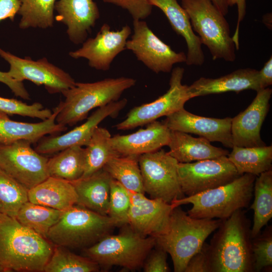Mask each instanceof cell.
Returning a JSON list of instances; mask_svg holds the SVG:
<instances>
[{
    "label": "cell",
    "instance_id": "obj_1",
    "mask_svg": "<svg viewBox=\"0 0 272 272\" xmlns=\"http://www.w3.org/2000/svg\"><path fill=\"white\" fill-rule=\"evenodd\" d=\"M239 210L222 220L207 251L211 272H252L250 221Z\"/></svg>",
    "mask_w": 272,
    "mask_h": 272
},
{
    "label": "cell",
    "instance_id": "obj_2",
    "mask_svg": "<svg viewBox=\"0 0 272 272\" xmlns=\"http://www.w3.org/2000/svg\"><path fill=\"white\" fill-rule=\"evenodd\" d=\"M52 243L0 213V269L2 271H43L53 252Z\"/></svg>",
    "mask_w": 272,
    "mask_h": 272
},
{
    "label": "cell",
    "instance_id": "obj_3",
    "mask_svg": "<svg viewBox=\"0 0 272 272\" xmlns=\"http://www.w3.org/2000/svg\"><path fill=\"white\" fill-rule=\"evenodd\" d=\"M222 220L195 218L180 206L173 208L166 231L155 238L156 244L170 255L175 272L184 271L189 259L201 249Z\"/></svg>",
    "mask_w": 272,
    "mask_h": 272
},
{
    "label": "cell",
    "instance_id": "obj_4",
    "mask_svg": "<svg viewBox=\"0 0 272 272\" xmlns=\"http://www.w3.org/2000/svg\"><path fill=\"white\" fill-rule=\"evenodd\" d=\"M135 83V79L124 77L93 83L76 82L73 87L61 93L65 99L58 105L59 110L56 122L73 126L87 118L93 109L118 100L123 92Z\"/></svg>",
    "mask_w": 272,
    "mask_h": 272
},
{
    "label": "cell",
    "instance_id": "obj_5",
    "mask_svg": "<svg viewBox=\"0 0 272 272\" xmlns=\"http://www.w3.org/2000/svg\"><path fill=\"white\" fill-rule=\"evenodd\" d=\"M256 176L244 173L232 181L199 193L176 199L173 208L191 203L188 215L197 219L225 220L236 211L247 208L253 193Z\"/></svg>",
    "mask_w": 272,
    "mask_h": 272
},
{
    "label": "cell",
    "instance_id": "obj_6",
    "mask_svg": "<svg viewBox=\"0 0 272 272\" xmlns=\"http://www.w3.org/2000/svg\"><path fill=\"white\" fill-rule=\"evenodd\" d=\"M117 226L109 216L76 204L62 211L47 239L55 246L83 250L110 234Z\"/></svg>",
    "mask_w": 272,
    "mask_h": 272
},
{
    "label": "cell",
    "instance_id": "obj_7",
    "mask_svg": "<svg viewBox=\"0 0 272 272\" xmlns=\"http://www.w3.org/2000/svg\"><path fill=\"white\" fill-rule=\"evenodd\" d=\"M156 244V238L145 236L128 224L117 235L109 234L91 246L83 249V254L101 267L113 266L133 270L139 269Z\"/></svg>",
    "mask_w": 272,
    "mask_h": 272
},
{
    "label": "cell",
    "instance_id": "obj_8",
    "mask_svg": "<svg viewBox=\"0 0 272 272\" xmlns=\"http://www.w3.org/2000/svg\"><path fill=\"white\" fill-rule=\"evenodd\" d=\"M193 31L209 49L213 59L233 62L236 59L235 43L229 25L211 0H181Z\"/></svg>",
    "mask_w": 272,
    "mask_h": 272
},
{
    "label": "cell",
    "instance_id": "obj_9",
    "mask_svg": "<svg viewBox=\"0 0 272 272\" xmlns=\"http://www.w3.org/2000/svg\"><path fill=\"white\" fill-rule=\"evenodd\" d=\"M139 163L144 192L152 198L171 203L185 196L178 176V162L164 150L141 155Z\"/></svg>",
    "mask_w": 272,
    "mask_h": 272
},
{
    "label": "cell",
    "instance_id": "obj_10",
    "mask_svg": "<svg viewBox=\"0 0 272 272\" xmlns=\"http://www.w3.org/2000/svg\"><path fill=\"white\" fill-rule=\"evenodd\" d=\"M182 192L191 196L227 184L239 176L227 156L189 163H178Z\"/></svg>",
    "mask_w": 272,
    "mask_h": 272
},
{
    "label": "cell",
    "instance_id": "obj_11",
    "mask_svg": "<svg viewBox=\"0 0 272 272\" xmlns=\"http://www.w3.org/2000/svg\"><path fill=\"white\" fill-rule=\"evenodd\" d=\"M184 73V69L181 67L172 70L167 91L152 102L131 109L125 119L115 126L116 128L128 130L143 126L183 108L185 103L191 99L188 86L182 83Z\"/></svg>",
    "mask_w": 272,
    "mask_h": 272
},
{
    "label": "cell",
    "instance_id": "obj_12",
    "mask_svg": "<svg viewBox=\"0 0 272 272\" xmlns=\"http://www.w3.org/2000/svg\"><path fill=\"white\" fill-rule=\"evenodd\" d=\"M133 33L126 43L148 68L155 73L170 72L174 64L186 62V54L177 52L157 37L143 20L133 21Z\"/></svg>",
    "mask_w": 272,
    "mask_h": 272
},
{
    "label": "cell",
    "instance_id": "obj_13",
    "mask_svg": "<svg viewBox=\"0 0 272 272\" xmlns=\"http://www.w3.org/2000/svg\"><path fill=\"white\" fill-rule=\"evenodd\" d=\"M26 140L0 144V167L28 190L49 177L48 159L36 152Z\"/></svg>",
    "mask_w": 272,
    "mask_h": 272
},
{
    "label": "cell",
    "instance_id": "obj_14",
    "mask_svg": "<svg viewBox=\"0 0 272 272\" xmlns=\"http://www.w3.org/2000/svg\"><path fill=\"white\" fill-rule=\"evenodd\" d=\"M0 56L10 64L9 75L15 80L30 81L43 85L50 94L62 93L76 84L71 76L50 63L46 58L33 60L30 57L21 58L0 48Z\"/></svg>",
    "mask_w": 272,
    "mask_h": 272
},
{
    "label": "cell",
    "instance_id": "obj_15",
    "mask_svg": "<svg viewBox=\"0 0 272 272\" xmlns=\"http://www.w3.org/2000/svg\"><path fill=\"white\" fill-rule=\"evenodd\" d=\"M131 33L128 25L114 31L105 23L95 37L87 39L81 48L69 54L74 59H87L89 65L97 70L107 71L116 56L126 49V41Z\"/></svg>",
    "mask_w": 272,
    "mask_h": 272
},
{
    "label": "cell",
    "instance_id": "obj_16",
    "mask_svg": "<svg viewBox=\"0 0 272 272\" xmlns=\"http://www.w3.org/2000/svg\"><path fill=\"white\" fill-rule=\"evenodd\" d=\"M127 102L124 98L98 108L86 122L61 135L44 137L35 150L41 154H51L74 146H87L99 124L107 117H116Z\"/></svg>",
    "mask_w": 272,
    "mask_h": 272
},
{
    "label": "cell",
    "instance_id": "obj_17",
    "mask_svg": "<svg viewBox=\"0 0 272 272\" xmlns=\"http://www.w3.org/2000/svg\"><path fill=\"white\" fill-rule=\"evenodd\" d=\"M130 207L128 224L137 232L155 238L167 230L173 208L159 198H148L145 194L128 190Z\"/></svg>",
    "mask_w": 272,
    "mask_h": 272
},
{
    "label": "cell",
    "instance_id": "obj_18",
    "mask_svg": "<svg viewBox=\"0 0 272 272\" xmlns=\"http://www.w3.org/2000/svg\"><path fill=\"white\" fill-rule=\"evenodd\" d=\"M247 108L232 118L231 134L233 146L253 147L265 146L260 134L269 107L272 90L261 89Z\"/></svg>",
    "mask_w": 272,
    "mask_h": 272
},
{
    "label": "cell",
    "instance_id": "obj_19",
    "mask_svg": "<svg viewBox=\"0 0 272 272\" xmlns=\"http://www.w3.org/2000/svg\"><path fill=\"white\" fill-rule=\"evenodd\" d=\"M166 117L163 123L170 130L195 134L210 142H218L230 148L233 147L231 117L201 116L189 112L184 107Z\"/></svg>",
    "mask_w": 272,
    "mask_h": 272
},
{
    "label": "cell",
    "instance_id": "obj_20",
    "mask_svg": "<svg viewBox=\"0 0 272 272\" xmlns=\"http://www.w3.org/2000/svg\"><path fill=\"white\" fill-rule=\"evenodd\" d=\"M56 20L66 27V33L74 44L83 43L100 17L93 0H59L55 3Z\"/></svg>",
    "mask_w": 272,
    "mask_h": 272
},
{
    "label": "cell",
    "instance_id": "obj_21",
    "mask_svg": "<svg viewBox=\"0 0 272 272\" xmlns=\"http://www.w3.org/2000/svg\"><path fill=\"white\" fill-rule=\"evenodd\" d=\"M170 135V130L163 122L155 120L132 133L111 137V143L121 156H140L167 146Z\"/></svg>",
    "mask_w": 272,
    "mask_h": 272
},
{
    "label": "cell",
    "instance_id": "obj_22",
    "mask_svg": "<svg viewBox=\"0 0 272 272\" xmlns=\"http://www.w3.org/2000/svg\"><path fill=\"white\" fill-rule=\"evenodd\" d=\"M246 90L256 92L261 90L258 71L250 68L240 69L217 78L201 77L188 86L190 99L228 92L238 93Z\"/></svg>",
    "mask_w": 272,
    "mask_h": 272
},
{
    "label": "cell",
    "instance_id": "obj_23",
    "mask_svg": "<svg viewBox=\"0 0 272 272\" xmlns=\"http://www.w3.org/2000/svg\"><path fill=\"white\" fill-rule=\"evenodd\" d=\"M152 6L160 9L167 18L173 30L185 41L187 47L186 64L201 65L205 55L199 37L192 28L189 16L177 0H148Z\"/></svg>",
    "mask_w": 272,
    "mask_h": 272
},
{
    "label": "cell",
    "instance_id": "obj_24",
    "mask_svg": "<svg viewBox=\"0 0 272 272\" xmlns=\"http://www.w3.org/2000/svg\"><path fill=\"white\" fill-rule=\"evenodd\" d=\"M58 105L47 119L38 123L19 122L11 119L8 114L0 111V144H8L19 140L31 144L37 143L45 135L55 134L67 129L65 125L56 122Z\"/></svg>",
    "mask_w": 272,
    "mask_h": 272
},
{
    "label": "cell",
    "instance_id": "obj_25",
    "mask_svg": "<svg viewBox=\"0 0 272 272\" xmlns=\"http://www.w3.org/2000/svg\"><path fill=\"white\" fill-rule=\"evenodd\" d=\"M169 154L178 163H189L228 156V150L216 147L204 138L170 130Z\"/></svg>",
    "mask_w": 272,
    "mask_h": 272
},
{
    "label": "cell",
    "instance_id": "obj_26",
    "mask_svg": "<svg viewBox=\"0 0 272 272\" xmlns=\"http://www.w3.org/2000/svg\"><path fill=\"white\" fill-rule=\"evenodd\" d=\"M112 179L110 175L102 169L88 177L71 182L78 195L77 205L108 216Z\"/></svg>",
    "mask_w": 272,
    "mask_h": 272
},
{
    "label": "cell",
    "instance_id": "obj_27",
    "mask_svg": "<svg viewBox=\"0 0 272 272\" xmlns=\"http://www.w3.org/2000/svg\"><path fill=\"white\" fill-rule=\"evenodd\" d=\"M28 201L32 203L64 211L77 204L78 195L69 181L49 176L29 189Z\"/></svg>",
    "mask_w": 272,
    "mask_h": 272
},
{
    "label": "cell",
    "instance_id": "obj_28",
    "mask_svg": "<svg viewBox=\"0 0 272 272\" xmlns=\"http://www.w3.org/2000/svg\"><path fill=\"white\" fill-rule=\"evenodd\" d=\"M228 159L238 174H253L256 176L271 169L272 146L242 147L233 146Z\"/></svg>",
    "mask_w": 272,
    "mask_h": 272
},
{
    "label": "cell",
    "instance_id": "obj_29",
    "mask_svg": "<svg viewBox=\"0 0 272 272\" xmlns=\"http://www.w3.org/2000/svg\"><path fill=\"white\" fill-rule=\"evenodd\" d=\"M58 152L47 161L48 176L70 182L81 178L85 169V148L74 146Z\"/></svg>",
    "mask_w": 272,
    "mask_h": 272
},
{
    "label": "cell",
    "instance_id": "obj_30",
    "mask_svg": "<svg viewBox=\"0 0 272 272\" xmlns=\"http://www.w3.org/2000/svg\"><path fill=\"white\" fill-rule=\"evenodd\" d=\"M254 199L250 208L253 211L252 238L260 232L272 218V170L256 176L253 186Z\"/></svg>",
    "mask_w": 272,
    "mask_h": 272
},
{
    "label": "cell",
    "instance_id": "obj_31",
    "mask_svg": "<svg viewBox=\"0 0 272 272\" xmlns=\"http://www.w3.org/2000/svg\"><path fill=\"white\" fill-rule=\"evenodd\" d=\"M111 135L105 128L97 127L85 148V166L81 178L102 169L111 159L121 156L112 147Z\"/></svg>",
    "mask_w": 272,
    "mask_h": 272
},
{
    "label": "cell",
    "instance_id": "obj_32",
    "mask_svg": "<svg viewBox=\"0 0 272 272\" xmlns=\"http://www.w3.org/2000/svg\"><path fill=\"white\" fill-rule=\"evenodd\" d=\"M139 156L126 155L114 157L102 169L127 190L145 194L139 163Z\"/></svg>",
    "mask_w": 272,
    "mask_h": 272
},
{
    "label": "cell",
    "instance_id": "obj_33",
    "mask_svg": "<svg viewBox=\"0 0 272 272\" xmlns=\"http://www.w3.org/2000/svg\"><path fill=\"white\" fill-rule=\"evenodd\" d=\"M62 211L28 201L20 209L16 219L22 225L47 238L49 230L58 222Z\"/></svg>",
    "mask_w": 272,
    "mask_h": 272
},
{
    "label": "cell",
    "instance_id": "obj_34",
    "mask_svg": "<svg viewBox=\"0 0 272 272\" xmlns=\"http://www.w3.org/2000/svg\"><path fill=\"white\" fill-rule=\"evenodd\" d=\"M18 14L21 16L19 24L22 29H46L53 26L56 0H20Z\"/></svg>",
    "mask_w": 272,
    "mask_h": 272
},
{
    "label": "cell",
    "instance_id": "obj_35",
    "mask_svg": "<svg viewBox=\"0 0 272 272\" xmlns=\"http://www.w3.org/2000/svg\"><path fill=\"white\" fill-rule=\"evenodd\" d=\"M100 270L98 264L91 259L77 255L65 247L55 246L43 271L97 272Z\"/></svg>",
    "mask_w": 272,
    "mask_h": 272
},
{
    "label": "cell",
    "instance_id": "obj_36",
    "mask_svg": "<svg viewBox=\"0 0 272 272\" xmlns=\"http://www.w3.org/2000/svg\"><path fill=\"white\" fill-rule=\"evenodd\" d=\"M28 189L0 167V212L15 218L28 201Z\"/></svg>",
    "mask_w": 272,
    "mask_h": 272
},
{
    "label": "cell",
    "instance_id": "obj_37",
    "mask_svg": "<svg viewBox=\"0 0 272 272\" xmlns=\"http://www.w3.org/2000/svg\"><path fill=\"white\" fill-rule=\"evenodd\" d=\"M130 207L128 190L112 179L110 183L108 216L113 219L118 226L122 227L128 224Z\"/></svg>",
    "mask_w": 272,
    "mask_h": 272
},
{
    "label": "cell",
    "instance_id": "obj_38",
    "mask_svg": "<svg viewBox=\"0 0 272 272\" xmlns=\"http://www.w3.org/2000/svg\"><path fill=\"white\" fill-rule=\"evenodd\" d=\"M254 271L270 269L272 267V227L267 226L262 233L252 239Z\"/></svg>",
    "mask_w": 272,
    "mask_h": 272
},
{
    "label": "cell",
    "instance_id": "obj_39",
    "mask_svg": "<svg viewBox=\"0 0 272 272\" xmlns=\"http://www.w3.org/2000/svg\"><path fill=\"white\" fill-rule=\"evenodd\" d=\"M0 111L8 114H17L23 116L37 118L42 120L49 118L52 112L45 108L40 103L29 105L15 99L0 97Z\"/></svg>",
    "mask_w": 272,
    "mask_h": 272
},
{
    "label": "cell",
    "instance_id": "obj_40",
    "mask_svg": "<svg viewBox=\"0 0 272 272\" xmlns=\"http://www.w3.org/2000/svg\"><path fill=\"white\" fill-rule=\"evenodd\" d=\"M127 10L133 20H143L151 14L153 6L148 0H102Z\"/></svg>",
    "mask_w": 272,
    "mask_h": 272
},
{
    "label": "cell",
    "instance_id": "obj_41",
    "mask_svg": "<svg viewBox=\"0 0 272 272\" xmlns=\"http://www.w3.org/2000/svg\"><path fill=\"white\" fill-rule=\"evenodd\" d=\"M167 252L156 244L146 257L143 265L145 272H168L170 269L167 262Z\"/></svg>",
    "mask_w": 272,
    "mask_h": 272
},
{
    "label": "cell",
    "instance_id": "obj_42",
    "mask_svg": "<svg viewBox=\"0 0 272 272\" xmlns=\"http://www.w3.org/2000/svg\"><path fill=\"white\" fill-rule=\"evenodd\" d=\"M207 245L204 243L201 249L191 257L184 272H211Z\"/></svg>",
    "mask_w": 272,
    "mask_h": 272
},
{
    "label": "cell",
    "instance_id": "obj_43",
    "mask_svg": "<svg viewBox=\"0 0 272 272\" xmlns=\"http://www.w3.org/2000/svg\"><path fill=\"white\" fill-rule=\"evenodd\" d=\"M0 82L6 85L16 96L26 100L30 99V95L25 88L23 82L12 78L8 72L0 71Z\"/></svg>",
    "mask_w": 272,
    "mask_h": 272
},
{
    "label": "cell",
    "instance_id": "obj_44",
    "mask_svg": "<svg viewBox=\"0 0 272 272\" xmlns=\"http://www.w3.org/2000/svg\"><path fill=\"white\" fill-rule=\"evenodd\" d=\"M21 5L20 0H0V22L8 19L14 21Z\"/></svg>",
    "mask_w": 272,
    "mask_h": 272
},
{
    "label": "cell",
    "instance_id": "obj_45",
    "mask_svg": "<svg viewBox=\"0 0 272 272\" xmlns=\"http://www.w3.org/2000/svg\"><path fill=\"white\" fill-rule=\"evenodd\" d=\"M228 5L233 7L236 5L237 7V22L236 27L232 39L235 43L237 50L239 49V32L240 23L244 19L246 12V0H227Z\"/></svg>",
    "mask_w": 272,
    "mask_h": 272
},
{
    "label": "cell",
    "instance_id": "obj_46",
    "mask_svg": "<svg viewBox=\"0 0 272 272\" xmlns=\"http://www.w3.org/2000/svg\"><path fill=\"white\" fill-rule=\"evenodd\" d=\"M261 89L268 88L272 84V57L265 62L263 67L258 71Z\"/></svg>",
    "mask_w": 272,
    "mask_h": 272
},
{
    "label": "cell",
    "instance_id": "obj_47",
    "mask_svg": "<svg viewBox=\"0 0 272 272\" xmlns=\"http://www.w3.org/2000/svg\"><path fill=\"white\" fill-rule=\"evenodd\" d=\"M218 10L225 16L228 14L229 6L227 0H211Z\"/></svg>",
    "mask_w": 272,
    "mask_h": 272
},
{
    "label": "cell",
    "instance_id": "obj_48",
    "mask_svg": "<svg viewBox=\"0 0 272 272\" xmlns=\"http://www.w3.org/2000/svg\"><path fill=\"white\" fill-rule=\"evenodd\" d=\"M0 271H2V270L0 269Z\"/></svg>",
    "mask_w": 272,
    "mask_h": 272
},
{
    "label": "cell",
    "instance_id": "obj_49",
    "mask_svg": "<svg viewBox=\"0 0 272 272\" xmlns=\"http://www.w3.org/2000/svg\"><path fill=\"white\" fill-rule=\"evenodd\" d=\"M0 213H1V212H0Z\"/></svg>",
    "mask_w": 272,
    "mask_h": 272
}]
</instances>
